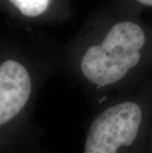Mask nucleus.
Here are the masks:
<instances>
[{"mask_svg": "<svg viewBox=\"0 0 152 153\" xmlns=\"http://www.w3.org/2000/svg\"><path fill=\"white\" fill-rule=\"evenodd\" d=\"M138 3L145 6H152V0H136Z\"/></svg>", "mask_w": 152, "mask_h": 153, "instance_id": "423d86ee", "label": "nucleus"}, {"mask_svg": "<svg viewBox=\"0 0 152 153\" xmlns=\"http://www.w3.org/2000/svg\"><path fill=\"white\" fill-rule=\"evenodd\" d=\"M145 35L136 23L122 21L110 29L99 45H91L80 62L82 75L97 88L122 81L140 61Z\"/></svg>", "mask_w": 152, "mask_h": 153, "instance_id": "f257e3e1", "label": "nucleus"}, {"mask_svg": "<svg viewBox=\"0 0 152 153\" xmlns=\"http://www.w3.org/2000/svg\"><path fill=\"white\" fill-rule=\"evenodd\" d=\"M33 92V81L28 69L16 60L0 65V126L9 128L27 108Z\"/></svg>", "mask_w": 152, "mask_h": 153, "instance_id": "7ed1b4c3", "label": "nucleus"}, {"mask_svg": "<svg viewBox=\"0 0 152 153\" xmlns=\"http://www.w3.org/2000/svg\"><path fill=\"white\" fill-rule=\"evenodd\" d=\"M22 15L29 18L38 17L47 10L51 0H8Z\"/></svg>", "mask_w": 152, "mask_h": 153, "instance_id": "20e7f679", "label": "nucleus"}, {"mask_svg": "<svg viewBox=\"0 0 152 153\" xmlns=\"http://www.w3.org/2000/svg\"><path fill=\"white\" fill-rule=\"evenodd\" d=\"M145 153H152V134L146 140V146H145Z\"/></svg>", "mask_w": 152, "mask_h": 153, "instance_id": "39448f33", "label": "nucleus"}, {"mask_svg": "<svg viewBox=\"0 0 152 153\" xmlns=\"http://www.w3.org/2000/svg\"><path fill=\"white\" fill-rule=\"evenodd\" d=\"M145 116L133 100L107 107L90 123L82 153H145Z\"/></svg>", "mask_w": 152, "mask_h": 153, "instance_id": "f03ea898", "label": "nucleus"}]
</instances>
